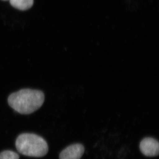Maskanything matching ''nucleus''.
I'll return each mask as SVG.
<instances>
[{
  "instance_id": "nucleus-1",
  "label": "nucleus",
  "mask_w": 159,
  "mask_h": 159,
  "mask_svg": "<svg viewBox=\"0 0 159 159\" xmlns=\"http://www.w3.org/2000/svg\"><path fill=\"white\" fill-rule=\"evenodd\" d=\"M44 94L41 91L24 89L12 93L8 98L9 106L22 114L34 112L42 106Z\"/></svg>"
},
{
  "instance_id": "nucleus-2",
  "label": "nucleus",
  "mask_w": 159,
  "mask_h": 159,
  "mask_svg": "<svg viewBox=\"0 0 159 159\" xmlns=\"http://www.w3.org/2000/svg\"><path fill=\"white\" fill-rule=\"evenodd\" d=\"M16 147L22 155L35 158L44 156L48 151V143L43 138L30 133L19 135L16 141Z\"/></svg>"
},
{
  "instance_id": "nucleus-3",
  "label": "nucleus",
  "mask_w": 159,
  "mask_h": 159,
  "mask_svg": "<svg viewBox=\"0 0 159 159\" xmlns=\"http://www.w3.org/2000/svg\"><path fill=\"white\" fill-rule=\"evenodd\" d=\"M140 149L142 153L145 156H157L159 153V142L155 139L146 138L140 142Z\"/></svg>"
},
{
  "instance_id": "nucleus-4",
  "label": "nucleus",
  "mask_w": 159,
  "mask_h": 159,
  "mask_svg": "<svg viewBox=\"0 0 159 159\" xmlns=\"http://www.w3.org/2000/svg\"><path fill=\"white\" fill-rule=\"evenodd\" d=\"M84 152V146L82 144H72L62 151L59 155V159H80Z\"/></svg>"
},
{
  "instance_id": "nucleus-5",
  "label": "nucleus",
  "mask_w": 159,
  "mask_h": 159,
  "mask_svg": "<svg viewBox=\"0 0 159 159\" xmlns=\"http://www.w3.org/2000/svg\"><path fill=\"white\" fill-rule=\"evenodd\" d=\"M12 7L20 11L30 9L34 4V0H9Z\"/></svg>"
},
{
  "instance_id": "nucleus-6",
  "label": "nucleus",
  "mask_w": 159,
  "mask_h": 159,
  "mask_svg": "<svg viewBox=\"0 0 159 159\" xmlns=\"http://www.w3.org/2000/svg\"><path fill=\"white\" fill-rule=\"evenodd\" d=\"M18 153L11 150H5L0 153V159H19Z\"/></svg>"
},
{
  "instance_id": "nucleus-7",
  "label": "nucleus",
  "mask_w": 159,
  "mask_h": 159,
  "mask_svg": "<svg viewBox=\"0 0 159 159\" xmlns=\"http://www.w3.org/2000/svg\"><path fill=\"white\" fill-rule=\"evenodd\" d=\"M3 1H7V0H3Z\"/></svg>"
}]
</instances>
